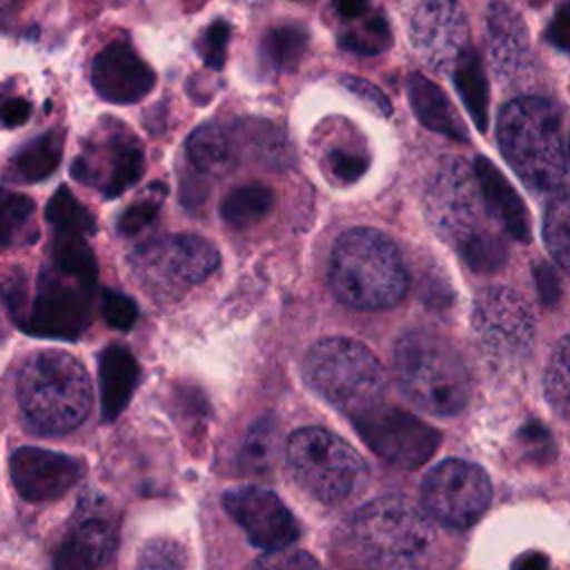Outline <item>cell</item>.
Segmentation results:
<instances>
[{
    "label": "cell",
    "mask_w": 570,
    "mask_h": 570,
    "mask_svg": "<svg viewBox=\"0 0 570 570\" xmlns=\"http://www.w3.org/2000/svg\"><path fill=\"white\" fill-rule=\"evenodd\" d=\"M185 149L191 167L198 171H216L229 160V138L214 122L196 127L189 134Z\"/></svg>",
    "instance_id": "cell-28"
},
{
    "label": "cell",
    "mask_w": 570,
    "mask_h": 570,
    "mask_svg": "<svg viewBox=\"0 0 570 570\" xmlns=\"http://www.w3.org/2000/svg\"><path fill=\"white\" fill-rule=\"evenodd\" d=\"M303 372L323 399L352 414L376 405L385 387L379 358L363 343L345 336L318 341L307 352Z\"/></svg>",
    "instance_id": "cell-6"
},
{
    "label": "cell",
    "mask_w": 570,
    "mask_h": 570,
    "mask_svg": "<svg viewBox=\"0 0 570 570\" xmlns=\"http://www.w3.org/2000/svg\"><path fill=\"white\" fill-rule=\"evenodd\" d=\"M102 316L114 330H129L138 318L136 303L118 292L102 294Z\"/></svg>",
    "instance_id": "cell-40"
},
{
    "label": "cell",
    "mask_w": 570,
    "mask_h": 570,
    "mask_svg": "<svg viewBox=\"0 0 570 570\" xmlns=\"http://www.w3.org/2000/svg\"><path fill=\"white\" fill-rule=\"evenodd\" d=\"M416 53L436 71L452 69L468 47V22L456 0H421L410 18Z\"/></svg>",
    "instance_id": "cell-15"
},
{
    "label": "cell",
    "mask_w": 570,
    "mask_h": 570,
    "mask_svg": "<svg viewBox=\"0 0 570 570\" xmlns=\"http://www.w3.org/2000/svg\"><path fill=\"white\" fill-rule=\"evenodd\" d=\"M307 47V31L301 24H278L267 31L263 40V49L269 62L278 69H294Z\"/></svg>",
    "instance_id": "cell-31"
},
{
    "label": "cell",
    "mask_w": 570,
    "mask_h": 570,
    "mask_svg": "<svg viewBox=\"0 0 570 570\" xmlns=\"http://www.w3.org/2000/svg\"><path fill=\"white\" fill-rule=\"evenodd\" d=\"M330 287L350 307L383 309L405 294L407 274L396 245L383 232L356 227L332 249Z\"/></svg>",
    "instance_id": "cell-2"
},
{
    "label": "cell",
    "mask_w": 570,
    "mask_h": 570,
    "mask_svg": "<svg viewBox=\"0 0 570 570\" xmlns=\"http://www.w3.org/2000/svg\"><path fill=\"white\" fill-rule=\"evenodd\" d=\"M456 249L470 269L483 272V274L497 272L499 267H503L505 254H508L503 240L499 236L490 234L488 229L470 234L468 238H463L456 245Z\"/></svg>",
    "instance_id": "cell-32"
},
{
    "label": "cell",
    "mask_w": 570,
    "mask_h": 570,
    "mask_svg": "<svg viewBox=\"0 0 570 570\" xmlns=\"http://www.w3.org/2000/svg\"><path fill=\"white\" fill-rule=\"evenodd\" d=\"M145 156L138 138L116 120H102L71 163V176L107 198L120 196L142 176Z\"/></svg>",
    "instance_id": "cell-10"
},
{
    "label": "cell",
    "mask_w": 570,
    "mask_h": 570,
    "mask_svg": "<svg viewBox=\"0 0 570 570\" xmlns=\"http://www.w3.org/2000/svg\"><path fill=\"white\" fill-rule=\"evenodd\" d=\"M488 53L499 76H514L528 62L530 42L523 20L505 4H492L488 11Z\"/></svg>",
    "instance_id": "cell-21"
},
{
    "label": "cell",
    "mask_w": 570,
    "mask_h": 570,
    "mask_svg": "<svg viewBox=\"0 0 570 570\" xmlns=\"http://www.w3.org/2000/svg\"><path fill=\"white\" fill-rule=\"evenodd\" d=\"M407 98L412 111L416 114L423 127L456 140H468L465 127L456 109L452 107L450 98L441 91L439 85H434L421 73H412L407 78Z\"/></svg>",
    "instance_id": "cell-23"
},
{
    "label": "cell",
    "mask_w": 570,
    "mask_h": 570,
    "mask_svg": "<svg viewBox=\"0 0 570 570\" xmlns=\"http://www.w3.org/2000/svg\"><path fill=\"white\" fill-rule=\"evenodd\" d=\"M334 9L343 20H354L367 11V0H334Z\"/></svg>",
    "instance_id": "cell-46"
},
{
    "label": "cell",
    "mask_w": 570,
    "mask_h": 570,
    "mask_svg": "<svg viewBox=\"0 0 570 570\" xmlns=\"http://www.w3.org/2000/svg\"><path fill=\"white\" fill-rule=\"evenodd\" d=\"M454 87L476 129L483 131L488 127V82L476 51L468 49L463 58L454 65Z\"/></svg>",
    "instance_id": "cell-25"
},
{
    "label": "cell",
    "mask_w": 570,
    "mask_h": 570,
    "mask_svg": "<svg viewBox=\"0 0 570 570\" xmlns=\"http://www.w3.org/2000/svg\"><path fill=\"white\" fill-rule=\"evenodd\" d=\"M354 425L381 459L401 468H419L441 443V434L414 414L379 403L356 412Z\"/></svg>",
    "instance_id": "cell-13"
},
{
    "label": "cell",
    "mask_w": 570,
    "mask_h": 570,
    "mask_svg": "<svg viewBox=\"0 0 570 570\" xmlns=\"http://www.w3.org/2000/svg\"><path fill=\"white\" fill-rule=\"evenodd\" d=\"M62 147H65V134L60 129H49L16 151V156L7 165L4 176L9 178V183H20V185L40 183L58 169L62 158Z\"/></svg>",
    "instance_id": "cell-24"
},
{
    "label": "cell",
    "mask_w": 570,
    "mask_h": 570,
    "mask_svg": "<svg viewBox=\"0 0 570 570\" xmlns=\"http://www.w3.org/2000/svg\"><path fill=\"white\" fill-rule=\"evenodd\" d=\"M543 240H546V249L550 252L552 261L561 269H568V263H570V203H568L566 189L552 194V198L546 207Z\"/></svg>",
    "instance_id": "cell-29"
},
{
    "label": "cell",
    "mask_w": 570,
    "mask_h": 570,
    "mask_svg": "<svg viewBox=\"0 0 570 570\" xmlns=\"http://www.w3.org/2000/svg\"><path fill=\"white\" fill-rule=\"evenodd\" d=\"M138 376H140L138 363L127 347L109 345L100 352L98 379H100L102 416L107 421H114L125 410L138 383Z\"/></svg>",
    "instance_id": "cell-22"
},
{
    "label": "cell",
    "mask_w": 570,
    "mask_h": 570,
    "mask_svg": "<svg viewBox=\"0 0 570 570\" xmlns=\"http://www.w3.org/2000/svg\"><path fill=\"white\" fill-rule=\"evenodd\" d=\"M158 207H160L158 200H138L129 205L118 218V232L122 236H136L156 218Z\"/></svg>",
    "instance_id": "cell-42"
},
{
    "label": "cell",
    "mask_w": 570,
    "mask_h": 570,
    "mask_svg": "<svg viewBox=\"0 0 570 570\" xmlns=\"http://www.w3.org/2000/svg\"><path fill=\"white\" fill-rule=\"evenodd\" d=\"M45 216L53 229V234H76L89 236L96 229L91 212L62 185L49 198Z\"/></svg>",
    "instance_id": "cell-27"
},
{
    "label": "cell",
    "mask_w": 570,
    "mask_h": 570,
    "mask_svg": "<svg viewBox=\"0 0 570 570\" xmlns=\"http://www.w3.org/2000/svg\"><path fill=\"white\" fill-rule=\"evenodd\" d=\"M421 499L425 510L439 523L468 528L488 510L492 485L479 465L461 459H448L428 472Z\"/></svg>",
    "instance_id": "cell-12"
},
{
    "label": "cell",
    "mask_w": 570,
    "mask_h": 570,
    "mask_svg": "<svg viewBox=\"0 0 570 570\" xmlns=\"http://www.w3.org/2000/svg\"><path fill=\"white\" fill-rule=\"evenodd\" d=\"M9 472L13 488L27 501H51L62 497L85 472L80 459L40 450L18 448L11 454Z\"/></svg>",
    "instance_id": "cell-18"
},
{
    "label": "cell",
    "mask_w": 570,
    "mask_h": 570,
    "mask_svg": "<svg viewBox=\"0 0 570 570\" xmlns=\"http://www.w3.org/2000/svg\"><path fill=\"white\" fill-rule=\"evenodd\" d=\"M227 42H229V24L225 20H216L207 27L205 36L200 38L198 53L209 67L220 69L227 58Z\"/></svg>",
    "instance_id": "cell-37"
},
{
    "label": "cell",
    "mask_w": 570,
    "mask_h": 570,
    "mask_svg": "<svg viewBox=\"0 0 570 570\" xmlns=\"http://www.w3.org/2000/svg\"><path fill=\"white\" fill-rule=\"evenodd\" d=\"M546 396L552 410L561 419L568 416V396H570V341L561 336L557 347L552 350L548 370H546Z\"/></svg>",
    "instance_id": "cell-33"
},
{
    "label": "cell",
    "mask_w": 570,
    "mask_h": 570,
    "mask_svg": "<svg viewBox=\"0 0 570 570\" xmlns=\"http://www.w3.org/2000/svg\"><path fill=\"white\" fill-rule=\"evenodd\" d=\"M481 194L472 167L461 158H443L425 189V216L430 227L445 240L459 245L479 227Z\"/></svg>",
    "instance_id": "cell-11"
},
{
    "label": "cell",
    "mask_w": 570,
    "mask_h": 570,
    "mask_svg": "<svg viewBox=\"0 0 570 570\" xmlns=\"http://www.w3.org/2000/svg\"><path fill=\"white\" fill-rule=\"evenodd\" d=\"M96 94L116 105H131L145 98L154 85V69L127 42H109L91 62Z\"/></svg>",
    "instance_id": "cell-19"
},
{
    "label": "cell",
    "mask_w": 570,
    "mask_h": 570,
    "mask_svg": "<svg viewBox=\"0 0 570 570\" xmlns=\"http://www.w3.org/2000/svg\"><path fill=\"white\" fill-rule=\"evenodd\" d=\"M370 165L367 154L361 151H347V149H332L327 154V167L341 183H354L358 180Z\"/></svg>",
    "instance_id": "cell-38"
},
{
    "label": "cell",
    "mask_w": 570,
    "mask_h": 570,
    "mask_svg": "<svg viewBox=\"0 0 570 570\" xmlns=\"http://www.w3.org/2000/svg\"><path fill=\"white\" fill-rule=\"evenodd\" d=\"M278 452V423L274 416L258 419L243 443V461L249 470H265L272 465L274 456Z\"/></svg>",
    "instance_id": "cell-34"
},
{
    "label": "cell",
    "mask_w": 570,
    "mask_h": 570,
    "mask_svg": "<svg viewBox=\"0 0 570 570\" xmlns=\"http://www.w3.org/2000/svg\"><path fill=\"white\" fill-rule=\"evenodd\" d=\"M350 541L370 570H423L434 546V528L403 497H381L354 512Z\"/></svg>",
    "instance_id": "cell-3"
},
{
    "label": "cell",
    "mask_w": 570,
    "mask_h": 570,
    "mask_svg": "<svg viewBox=\"0 0 570 570\" xmlns=\"http://www.w3.org/2000/svg\"><path fill=\"white\" fill-rule=\"evenodd\" d=\"M31 102L16 94H0V127L13 129L29 120Z\"/></svg>",
    "instance_id": "cell-43"
},
{
    "label": "cell",
    "mask_w": 570,
    "mask_h": 570,
    "mask_svg": "<svg viewBox=\"0 0 570 570\" xmlns=\"http://www.w3.org/2000/svg\"><path fill=\"white\" fill-rule=\"evenodd\" d=\"M568 27H570L568 7H561L559 13L554 16V20L550 22V29H548V38H550L552 45L559 47L561 51L568 49Z\"/></svg>",
    "instance_id": "cell-45"
},
{
    "label": "cell",
    "mask_w": 570,
    "mask_h": 570,
    "mask_svg": "<svg viewBox=\"0 0 570 570\" xmlns=\"http://www.w3.org/2000/svg\"><path fill=\"white\" fill-rule=\"evenodd\" d=\"M138 570H191V557L180 541L154 537L140 548Z\"/></svg>",
    "instance_id": "cell-35"
},
{
    "label": "cell",
    "mask_w": 570,
    "mask_h": 570,
    "mask_svg": "<svg viewBox=\"0 0 570 570\" xmlns=\"http://www.w3.org/2000/svg\"><path fill=\"white\" fill-rule=\"evenodd\" d=\"M390 42H392V33L385 18L381 16H374L365 24L341 36V47L361 56L381 53L390 47Z\"/></svg>",
    "instance_id": "cell-36"
},
{
    "label": "cell",
    "mask_w": 570,
    "mask_h": 570,
    "mask_svg": "<svg viewBox=\"0 0 570 570\" xmlns=\"http://www.w3.org/2000/svg\"><path fill=\"white\" fill-rule=\"evenodd\" d=\"M252 570H321V566L307 552L283 548L261 557Z\"/></svg>",
    "instance_id": "cell-39"
},
{
    "label": "cell",
    "mask_w": 570,
    "mask_h": 570,
    "mask_svg": "<svg viewBox=\"0 0 570 570\" xmlns=\"http://www.w3.org/2000/svg\"><path fill=\"white\" fill-rule=\"evenodd\" d=\"M18 401L27 421L60 434L78 428L91 407V383L82 363L60 350L31 354L18 374Z\"/></svg>",
    "instance_id": "cell-5"
},
{
    "label": "cell",
    "mask_w": 570,
    "mask_h": 570,
    "mask_svg": "<svg viewBox=\"0 0 570 570\" xmlns=\"http://www.w3.org/2000/svg\"><path fill=\"white\" fill-rule=\"evenodd\" d=\"M548 568H550V561L541 552H523L514 561V570H548Z\"/></svg>",
    "instance_id": "cell-47"
},
{
    "label": "cell",
    "mask_w": 570,
    "mask_h": 570,
    "mask_svg": "<svg viewBox=\"0 0 570 570\" xmlns=\"http://www.w3.org/2000/svg\"><path fill=\"white\" fill-rule=\"evenodd\" d=\"M36 212L33 198L20 191H11L0 187V249L16 245L18 240H27V229L31 227Z\"/></svg>",
    "instance_id": "cell-30"
},
{
    "label": "cell",
    "mask_w": 570,
    "mask_h": 570,
    "mask_svg": "<svg viewBox=\"0 0 570 570\" xmlns=\"http://www.w3.org/2000/svg\"><path fill=\"white\" fill-rule=\"evenodd\" d=\"M218 267V252L194 234L163 236L131 254V269L140 285L156 296H176L203 283Z\"/></svg>",
    "instance_id": "cell-9"
},
{
    "label": "cell",
    "mask_w": 570,
    "mask_h": 570,
    "mask_svg": "<svg viewBox=\"0 0 570 570\" xmlns=\"http://www.w3.org/2000/svg\"><path fill=\"white\" fill-rule=\"evenodd\" d=\"M341 82H343V87H345L350 94H354V96H356L363 105H367L372 111H376V114H381V116H390L392 105H390V100L385 98V94H383L376 85H372V82L365 80V78H356V76H343Z\"/></svg>",
    "instance_id": "cell-41"
},
{
    "label": "cell",
    "mask_w": 570,
    "mask_h": 570,
    "mask_svg": "<svg viewBox=\"0 0 570 570\" xmlns=\"http://www.w3.org/2000/svg\"><path fill=\"white\" fill-rule=\"evenodd\" d=\"M225 510L263 550H283L298 539V523L283 501L265 488L240 485L223 497Z\"/></svg>",
    "instance_id": "cell-17"
},
{
    "label": "cell",
    "mask_w": 570,
    "mask_h": 570,
    "mask_svg": "<svg viewBox=\"0 0 570 570\" xmlns=\"http://www.w3.org/2000/svg\"><path fill=\"white\" fill-rule=\"evenodd\" d=\"M116 548V521L100 497H82L53 552V570H98Z\"/></svg>",
    "instance_id": "cell-16"
},
{
    "label": "cell",
    "mask_w": 570,
    "mask_h": 570,
    "mask_svg": "<svg viewBox=\"0 0 570 570\" xmlns=\"http://www.w3.org/2000/svg\"><path fill=\"white\" fill-rule=\"evenodd\" d=\"M497 142L505 163L534 191H561L568 178L563 116L543 98H517L503 105Z\"/></svg>",
    "instance_id": "cell-1"
},
{
    "label": "cell",
    "mask_w": 570,
    "mask_h": 570,
    "mask_svg": "<svg viewBox=\"0 0 570 570\" xmlns=\"http://www.w3.org/2000/svg\"><path fill=\"white\" fill-rule=\"evenodd\" d=\"M285 452L298 485L318 501H343L352 497L365 479L363 459L354 448L323 428L296 430L287 439Z\"/></svg>",
    "instance_id": "cell-7"
},
{
    "label": "cell",
    "mask_w": 570,
    "mask_h": 570,
    "mask_svg": "<svg viewBox=\"0 0 570 570\" xmlns=\"http://www.w3.org/2000/svg\"><path fill=\"white\" fill-rule=\"evenodd\" d=\"M474 180L481 194L483 209L490 218H494L503 232L519 240L528 243L530 240V214L521 200V196L512 189L508 178L494 167L492 160L476 156L474 165Z\"/></svg>",
    "instance_id": "cell-20"
},
{
    "label": "cell",
    "mask_w": 570,
    "mask_h": 570,
    "mask_svg": "<svg viewBox=\"0 0 570 570\" xmlns=\"http://www.w3.org/2000/svg\"><path fill=\"white\" fill-rule=\"evenodd\" d=\"M394 374L403 394L430 414L454 416L470 401L472 383L463 358L434 332L414 330L399 338Z\"/></svg>",
    "instance_id": "cell-4"
},
{
    "label": "cell",
    "mask_w": 570,
    "mask_h": 570,
    "mask_svg": "<svg viewBox=\"0 0 570 570\" xmlns=\"http://www.w3.org/2000/svg\"><path fill=\"white\" fill-rule=\"evenodd\" d=\"M13 0H0V7H7V4H11Z\"/></svg>",
    "instance_id": "cell-48"
},
{
    "label": "cell",
    "mask_w": 570,
    "mask_h": 570,
    "mask_svg": "<svg viewBox=\"0 0 570 570\" xmlns=\"http://www.w3.org/2000/svg\"><path fill=\"white\" fill-rule=\"evenodd\" d=\"M94 278L65 272L56 265L42 267L33 298L16 321L27 334L45 338H76L91 318Z\"/></svg>",
    "instance_id": "cell-8"
},
{
    "label": "cell",
    "mask_w": 570,
    "mask_h": 570,
    "mask_svg": "<svg viewBox=\"0 0 570 570\" xmlns=\"http://www.w3.org/2000/svg\"><path fill=\"white\" fill-rule=\"evenodd\" d=\"M472 327L490 352L512 356L530 347L534 338V314L519 292L492 285L474 298Z\"/></svg>",
    "instance_id": "cell-14"
},
{
    "label": "cell",
    "mask_w": 570,
    "mask_h": 570,
    "mask_svg": "<svg viewBox=\"0 0 570 570\" xmlns=\"http://www.w3.org/2000/svg\"><path fill=\"white\" fill-rule=\"evenodd\" d=\"M534 281H537V289H539L543 305H548V307L557 305V301L561 296V283H559V276L552 269V265L539 263L534 267Z\"/></svg>",
    "instance_id": "cell-44"
},
{
    "label": "cell",
    "mask_w": 570,
    "mask_h": 570,
    "mask_svg": "<svg viewBox=\"0 0 570 570\" xmlns=\"http://www.w3.org/2000/svg\"><path fill=\"white\" fill-rule=\"evenodd\" d=\"M272 189L263 183H247L232 189L220 203V216L227 225L243 229L258 223L272 207Z\"/></svg>",
    "instance_id": "cell-26"
}]
</instances>
